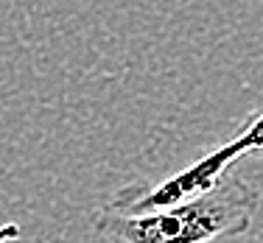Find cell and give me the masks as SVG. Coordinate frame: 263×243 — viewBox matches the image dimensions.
Masks as SVG:
<instances>
[{"label": "cell", "instance_id": "cell-2", "mask_svg": "<svg viewBox=\"0 0 263 243\" xmlns=\"http://www.w3.org/2000/svg\"><path fill=\"white\" fill-rule=\"evenodd\" d=\"M249 151H263V109L255 112L247 120V126L238 132L233 140L218 146L208 157L196 159L193 165L182 168V171L171 173L157 185L135 182L126 185L104 204V210H115V213H152V210L168 207V204L185 201L191 196L216 188L224 176H227L230 165Z\"/></svg>", "mask_w": 263, "mask_h": 243}, {"label": "cell", "instance_id": "cell-1", "mask_svg": "<svg viewBox=\"0 0 263 243\" xmlns=\"http://www.w3.org/2000/svg\"><path fill=\"white\" fill-rule=\"evenodd\" d=\"M260 204L258 188L227 173L216 188L152 213L98 210L92 227L115 243H210L243 235Z\"/></svg>", "mask_w": 263, "mask_h": 243}]
</instances>
